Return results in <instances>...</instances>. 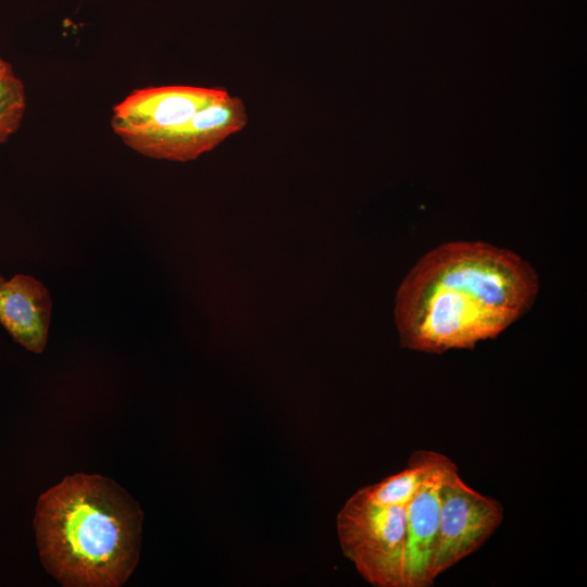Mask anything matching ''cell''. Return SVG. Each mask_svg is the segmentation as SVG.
Masks as SVG:
<instances>
[{"label":"cell","instance_id":"obj_1","mask_svg":"<svg viewBox=\"0 0 587 587\" xmlns=\"http://www.w3.org/2000/svg\"><path fill=\"white\" fill-rule=\"evenodd\" d=\"M538 288L532 265L508 249L442 243L419 260L398 289L400 344L427 353L473 349L524 315Z\"/></svg>","mask_w":587,"mask_h":587},{"label":"cell","instance_id":"obj_2","mask_svg":"<svg viewBox=\"0 0 587 587\" xmlns=\"http://www.w3.org/2000/svg\"><path fill=\"white\" fill-rule=\"evenodd\" d=\"M143 511L113 479L76 473L40 495V561L65 587H120L139 561Z\"/></svg>","mask_w":587,"mask_h":587},{"label":"cell","instance_id":"obj_3","mask_svg":"<svg viewBox=\"0 0 587 587\" xmlns=\"http://www.w3.org/2000/svg\"><path fill=\"white\" fill-rule=\"evenodd\" d=\"M225 89L168 85L133 90L113 108L111 126L149 158L186 162L240 132V107Z\"/></svg>","mask_w":587,"mask_h":587},{"label":"cell","instance_id":"obj_4","mask_svg":"<svg viewBox=\"0 0 587 587\" xmlns=\"http://www.w3.org/2000/svg\"><path fill=\"white\" fill-rule=\"evenodd\" d=\"M440 455L413 452L405 469L358 489L339 510L340 548L369 584L404 587L407 507Z\"/></svg>","mask_w":587,"mask_h":587},{"label":"cell","instance_id":"obj_5","mask_svg":"<svg viewBox=\"0 0 587 587\" xmlns=\"http://www.w3.org/2000/svg\"><path fill=\"white\" fill-rule=\"evenodd\" d=\"M502 504L466 485L454 464L440 487L439 524L430 578L478 550L503 521Z\"/></svg>","mask_w":587,"mask_h":587},{"label":"cell","instance_id":"obj_6","mask_svg":"<svg viewBox=\"0 0 587 587\" xmlns=\"http://www.w3.org/2000/svg\"><path fill=\"white\" fill-rule=\"evenodd\" d=\"M454 462L441 454L411 497L405 514L404 587H429L440 512V487Z\"/></svg>","mask_w":587,"mask_h":587},{"label":"cell","instance_id":"obj_7","mask_svg":"<svg viewBox=\"0 0 587 587\" xmlns=\"http://www.w3.org/2000/svg\"><path fill=\"white\" fill-rule=\"evenodd\" d=\"M52 301L48 289L29 275L0 274V324L14 341L41 353L47 345Z\"/></svg>","mask_w":587,"mask_h":587},{"label":"cell","instance_id":"obj_8","mask_svg":"<svg viewBox=\"0 0 587 587\" xmlns=\"http://www.w3.org/2000/svg\"><path fill=\"white\" fill-rule=\"evenodd\" d=\"M25 108L26 95L22 80L13 71L0 76V143L18 129Z\"/></svg>","mask_w":587,"mask_h":587},{"label":"cell","instance_id":"obj_9","mask_svg":"<svg viewBox=\"0 0 587 587\" xmlns=\"http://www.w3.org/2000/svg\"><path fill=\"white\" fill-rule=\"evenodd\" d=\"M13 71L12 66L0 57V76Z\"/></svg>","mask_w":587,"mask_h":587}]
</instances>
